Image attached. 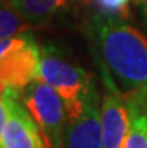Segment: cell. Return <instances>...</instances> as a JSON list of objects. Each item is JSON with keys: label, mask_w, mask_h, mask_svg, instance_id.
<instances>
[{"label": "cell", "mask_w": 147, "mask_h": 148, "mask_svg": "<svg viewBox=\"0 0 147 148\" xmlns=\"http://www.w3.org/2000/svg\"><path fill=\"white\" fill-rule=\"evenodd\" d=\"M135 5L138 8V11H140L143 23L146 24V27H147V0H135Z\"/></svg>", "instance_id": "4fadbf2b"}, {"label": "cell", "mask_w": 147, "mask_h": 148, "mask_svg": "<svg viewBox=\"0 0 147 148\" xmlns=\"http://www.w3.org/2000/svg\"><path fill=\"white\" fill-rule=\"evenodd\" d=\"M125 99L129 124L122 148H147V96L131 91Z\"/></svg>", "instance_id": "ba28073f"}, {"label": "cell", "mask_w": 147, "mask_h": 148, "mask_svg": "<svg viewBox=\"0 0 147 148\" xmlns=\"http://www.w3.org/2000/svg\"><path fill=\"white\" fill-rule=\"evenodd\" d=\"M41 48L30 33L15 36V42L0 57V81L8 88L20 93L38 79Z\"/></svg>", "instance_id": "277c9868"}, {"label": "cell", "mask_w": 147, "mask_h": 148, "mask_svg": "<svg viewBox=\"0 0 147 148\" xmlns=\"http://www.w3.org/2000/svg\"><path fill=\"white\" fill-rule=\"evenodd\" d=\"M92 2L96 8L98 15L123 18V15L128 12V6L132 0H92Z\"/></svg>", "instance_id": "8fae6325"}, {"label": "cell", "mask_w": 147, "mask_h": 148, "mask_svg": "<svg viewBox=\"0 0 147 148\" xmlns=\"http://www.w3.org/2000/svg\"><path fill=\"white\" fill-rule=\"evenodd\" d=\"M38 79L53 87L63 99L68 120L77 118L83 114L86 100L96 88L92 75L80 64L69 60L63 51L53 43L41 48Z\"/></svg>", "instance_id": "7a4b0ae2"}, {"label": "cell", "mask_w": 147, "mask_h": 148, "mask_svg": "<svg viewBox=\"0 0 147 148\" xmlns=\"http://www.w3.org/2000/svg\"><path fill=\"white\" fill-rule=\"evenodd\" d=\"M105 75L107 91L101 99V124H102V147L122 148L128 133V106L126 99L119 91L116 82Z\"/></svg>", "instance_id": "52a82bcc"}, {"label": "cell", "mask_w": 147, "mask_h": 148, "mask_svg": "<svg viewBox=\"0 0 147 148\" xmlns=\"http://www.w3.org/2000/svg\"><path fill=\"white\" fill-rule=\"evenodd\" d=\"M21 18L23 16L11 5L9 0H6L0 5V40L14 38L21 32L23 29Z\"/></svg>", "instance_id": "30bf717a"}, {"label": "cell", "mask_w": 147, "mask_h": 148, "mask_svg": "<svg viewBox=\"0 0 147 148\" xmlns=\"http://www.w3.org/2000/svg\"><path fill=\"white\" fill-rule=\"evenodd\" d=\"M5 100L8 120L2 133V148H48L39 126L20 100V93L9 88Z\"/></svg>", "instance_id": "5b68a950"}, {"label": "cell", "mask_w": 147, "mask_h": 148, "mask_svg": "<svg viewBox=\"0 0 147 148\" xmlns=\"http://www.w3.org/2000/svg\"><path fill=\"white\" fill-rule=\"evenodd\" d=\"M62 148H104L101 124V100L95 88L86 100L83 114L66 121Z\"/></svg>", "instance_id": "8992f818"}, {"label": "cell", "mask_w": 147, "mask_h": 148, "mask_svg": "<svg viewBox=\"0 0 147 148\" xmlns=\"http://www.w3.org/2000/svg\"><path fill=\"white\" fill-rule=\"evenodd\" d=\"M27 23H44L62 12L71 0H9Z\"/></svg>", "instance_id": "9c48e42d"}, {"label": "cell", "mask_w": 147, "mask_h": 148, "mask_svg": "<svg viewBox=\"0 0 147 148\" xmlns=\"http://www.w3.org/2000/svg\"><path fill=\"white\" fill-rule=\"evenodd\" d=\"M6 120H8L6 100H0V148H2V133H3V127L6 124Z\"/></svg>", "instance_id": "7c38bea8"}, {"label": "cell", "mask_w": 147, "mask_h": 148, "mask_svg": "<svg viewBox=\"0 0 147 148\" xmlns=\"http://www.w3.org/2000/svg\"><path fill=\"white\" fill-rule=\"evenodd\" d=\"M90 34L101 58L104 73L126 93L147 96V38L119 16L96 15Z\"/></svg>", "instance_id": "6da1fadb"}, {"label": "cell", "mask_w": 147, "mask_h": 148, "mask_svg": "<svg viewBox=\"0 0 147 148\" xmlns=\"http://www.w3.org/2000/svg\"><path fill=\"white\" fill-rule=\"evenodd\" d=\"M20 100L39 126L48 148H62L68 112L59 93L44 81L35 79L24 87Z\"/></svg>", "instance_id": "3957f363"}]
</instances>
